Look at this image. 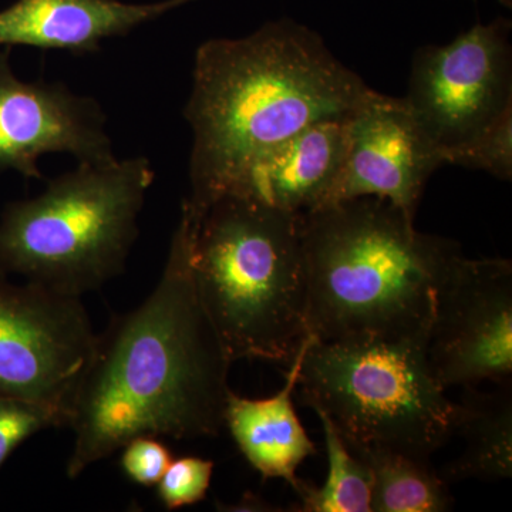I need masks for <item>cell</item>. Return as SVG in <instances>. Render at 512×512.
Returning a JSON list of instances; mask_svg holds the SVG:
<instances>
[{"instance_id": "1", "label": "cell", "mask_w": 512, "mask_h": 512, "mask_svg": "<svg viewBox=\"0 0 512 512\" xmlns=\"http://www.w3.org/2000/svg\"><path fill=\"white\" fill-rule=\"evenodd\" d=\"M192 239L181 214L156 289L97 335L67 410L72 480L138 436L195 440L225 427L232 362L195 289Z\"/></svg>"}, {"instance_id": "2", "label": "cell", "mask_w": 512, "mask_h": 512, "mask_svg": "<svg viewBox=\"0 0 512 512\" xmlns=\"http://www.w3.org/2000/svg\"><path fill=\"white\" fill-rule=\"evenodd\" d=\"M370 92L318 33L293 20L202 43L184 109L192 148L181 214L197 228L256 158L303 128L350 116Z\"/></svg>"}, {"instance_id": "3", "label": "cell", "mask_w": 512, "mask_h": 512, "mask_svg": "<svg viewBox=\"0 0 512 512\" xmlns=\"http://www.w3.org/2000/svg\"><path fill=\"white\" fill-rule=\"evenodd\" d=\"M299 232L309 335L426 345L437 292L460 245L417 231L412 215L376 197L305 212Z\"/></svg>"}, {"instance_id": "4", "label": "cell", "mask_w": 512, "mask_h": 512, "mask_svg": "<svg viewBox=\"0 0 512 512\" xmlns=\"http://www.w3.org/2000/svg\"><path fill=\"white\" fill-rule=\"evenodd\" d=\"M191 269L232 363L292 362L309 336L299 215L222 195L194 229Z\"/></svg>"}, {"instance_id": "5", "label": "cell", "mask_w": 512, "mask_h": 512, "mask_svg": "<svg viewBox=\"0 0 512 512\" xmlns=\"http://www.w3.org/2000/svg\"><path fill=\"white\" fill-rule=\"evenodd\" d=\"M156 171L146 157L77 164L0 220V272L82 298L123 274Z\"/></svg>"}, {"instance_id": "6", "label": "cell", "mask_w": 512, "mask_h": 512, "mask_svg": "<svg viewBox=\"0 0 512 512\" xmlns=\"http://www.w3.org/2000/svg\"><path fill=\"white\" fill-rule=\"evenodd\" d=\"M299 396L332 421L349 446L390 448L426 458L454 437L456 403L431 373L426 345L312 336Z\"/></svg>"}, {"instance_id": "7", "label": "cell", "mask_w": 512, "mask_h": 512, "mask_svg": "<svg viewBox=\"0 0 512 512\" xmlns=\"http://www.w3.org/2000/svg\"><path fill=\"white\" fill-rule=\"evenodd\" d=\"M510 30L497 19L414 55L404 100L443 160L512 109Z\"/></svg>"}, {"instance_id": "8", "label": "cell", "mask_w": 512, "mask_h": 512, "mask_svg": "<svg viewBox=\"0 0 512 512\" xmlns=\"http://www.w3.org/2000/svg\"><path fill=\"white\" fill-rule=\"evenodd\" d=\"M96 339L82 298L0 272V396L59 410L67 426Z\"/></svg>"}, {"instance_id": "9", "label": "cell", "mask_w": 512, "mask_h": 512, "mask_svg": "<svg viewBox=\"0 0 512 512\" xmlns=\"http://www.w3.org/2000/svg\"><path fill=\"white\" fill-rule=\"evenodd\" d=\"M426 356L444 387L511 384L512 264L510 259H470L447 269L434 306Z\"/></svg>"}, {"instance_id": "10", "label": "cell", "mask_w": 512, "mask_h": 512, "mask_svg": "<svg viewBox=\"0 0 512 512\" xmlns=\"http://www.w3.org/2000/svg\"><path fill=\"white\" fill-rule=\"evenodd\" d=\"M10 49L0 50V174L42 180L39 161L47 154H69L77 164L116 160L99 101L63 83L23 82L10 67Z\"/></svg>"}, {"instance_id": "11", "label": "cell", "mask_w": 512, "mask_h": 512, "mask_svg": "<svg viewBox=\"0 0 512 512\" xmlns=\"http://www.w3.org/2000/svg\"><path fill=\"white\" fill-rule=\"evenodd\" d=\"M441 165L443 154L421 130L404 97L372 90L349 116L345 157L323 205L376 197L416 218L427 181Z\"/></svg>"}, {"instance_id": "12", "label": "cell", "mask_w": 512, "mask_h": 512, "mask_svg": "<svg viewBox=\"0 0 512 512\" xmlns=\"http://www.w3.org/2000/svg\"><path fill=\"white\" fill-rule=\"evenodd\" d=\"M192 2L195 0H18L0 12V46L90 55L99 52L103 40L126 36Z\"/></svg>"}, {"instance_id": "13", "label": "cell", "mask_w": 512, "mask_h": 512, "mask_svg": "<svg viewBox=\"0 0 512 512\" xmlns=\"http://www.w3.org/2000/svg\"><path fill=\"white\" fill-rule=\"evenodd\" d=\"M348 119L323 120L303 128L256 158L227 194L296 215L322 207L345 157Z\"/></svg>"}, {"instance_id": "14", "label": "cell", "mask_w": 512, "mask_h": 512, "mask_svg": "<svg viewBox=\"0 0 512 512\" xmlns=\"http://www.w3.org/2000/svg\"><path fill=\"white\" fill-rule=\"evenodd\" d=\"M312 336L303 340L285 373V384L274 396L247 399L229 392L225 427L249 464L264 480L281 478L293 490L303 480L296 476L306 458L316 454L315 443L303 429L293 404L299 370Z\"/></svg>"}, {"instance_id": "15", "label": "cell", "mask_w": 512, "mask_h": 512, "mask_svg": "<svg viewBox=\"0 0 512 512\" xmlns=\"http://www.w3.org/2000/svg\"><path fill=\"white\" fill-rule=\"evenodd\" d=\"M464 439V451L441 470L447 484L458 481H500L512 476L511 384L497 392L466 387L456 403L454 436Z\"/></svg>"}, {"instance_id": "16", "label": "cell", "mask_w": 512, "mask_h": 512, "mask_svg": "<svg viewBox=\"0 0 512 512\" xmlns=\"http://www.w3.org/2000/svg\"><path fill=\"white\" fill-rule=\"evenodd\" d=\"M372 473V512H443L453 495L430 460L390 448L349 446Z\"/></svg>"}, {"instance_id": "17", "label": "cell", "mask_w": 512, "mask_h": 512, "mask_svg": "<svg viewBox=\"0 0 512 512\" xmlns=\"http://www.w3.org/2000/svg\"><path fill=\"white\" fill-rule=\"evenodd\" d=\"M322 423L328 456V477L322 487L303 481L296 491L299 512H372V473L365 461L353 453L322 412H315Z\"/></svg>"}, {"instance_id": "18", "label": "cell", "mask_w": 512, "mask_h": 512, "mask_svg": "<svg viewBox=\"0 0 512 512\" xmlns=\"http://www.w3.org/2000/svg\"><path fill=\"white\" fill-rule=\"evenodd\" d=\"M444 164L484 170L500 180L512 178V109L464 146L444 154Z\"/></svg>"}, {"instance_id": "19", "label": "cell", "mask_w": 512, "mask_h": 512, "mask_svg": "<svg viewBox=\"0 0 512 512\" xmlns=\"http://www.w3.org/2000/svg\"><path fill=\"white\" fill-rule=\"evenodd\" d=\"M64 426L66 417L59 410L19 397L0 396V468L33 434Z\"/></svg>"}, {"instance_id": "20", "label": "cell", "mask_w": 512, "mask_h": 512, "mask_svg": "<svg viewBox=\"0 0 512 512\" xmlns=\"http://www.w3.org/2000/svg\"><path fill=\"white\" fill-rule=\"evenodd\" d=\"M214 461L201 457L173 458L158 481V497L170 511L205 500L210 490Z\"/></svg>"}, {"instance_id": "21", "label": "cell", "mask_w": 512, "mask_h": 512, "mask_svg": "<svg viewBox=\"0 0 512 512\" xmlns=\"http://www.w3.org/2000/svg\"><path fill=\"white\" fill-rule=\"evenodd\" d=\"M121 466L131 481L154 487L164 476L173 456L163 441L153 436H138L123 447Z\"/></svg>"}, {"instance_id": "22", "label": "cell", "mask_w": 512, "mask_h": 512, "mask_svg": "<svg viewBox=\"0 0 512 512\" xmlns=\"http://www.w3.org/2000/svg\"><path fill=\"white\" fill-rule=\"evenodd\" d=\"M229 511H281V508H272V505L256 497V495L247 494L242 498L241 503L232 505Z\"/></svg>"}]
</instances>
